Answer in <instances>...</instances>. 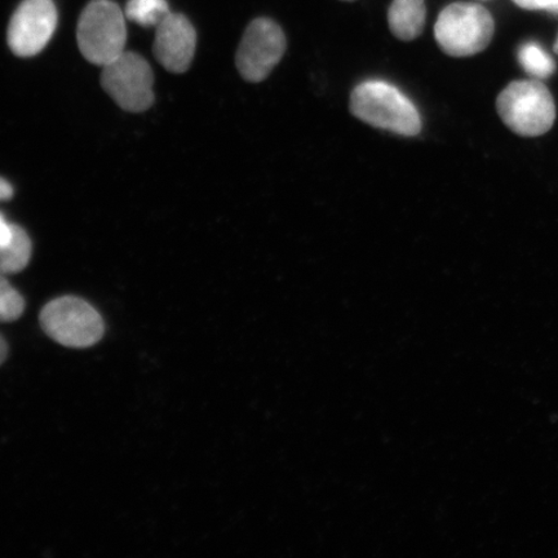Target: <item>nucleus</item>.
Here are the masks:
<instances>
[{
    "label": "nucleus",
    "instance_id": "obj_1",
    "mask_svg": "<svg viewBox=\"0 0 558 558\" xmlns=\"http://www.w3.org/2000/svg\"><path fill=\"white\" fill-rule=\"evenodd\" d=\"M351 111L375 129L413 137L422 131L418 111L401 90L388 82L366 81L353 89Z\"/></svg>",
    "mask_w": 558,
    "mask_h": 558
},
{
    "label": "nucleus",
    "instance_id": "obj_2",
    "mask_svg": "<svg viewBox=\"0 0 558 558\" xmlns=\"http://www.w3.org/2000/svg\"><path fill=\"white\" fill-rule=\"evenodd\" d=\"M497 108L507 128L520 136L544 135L555 123L554 97L538 81L512 82L501 90Z\"/></svg>",
    "mask_w": 558,
    "mask_h": 558
},
{
    "label": "nucleus",
    "instance_id": "obj_3",
    "mask_svg": "<svg viewBox=\"0 0 558 558\" xmlns=\"http://www.w3.org/2000/svg\"><path fill=\"white\" fill-rule=\"evenodd\" d=\"M76 38L89 62L108 65L124 52L128 40L124 12L111 0H94L82 12Z\"/></svg>",
    "mask_w": 558,
    "mask_h": 558
},
{
    "label": "nucleus",
    "instance_id": "obj_4",
    "mask_svg": "<svg viewBox=\"0 0 558 558\" xmlns=\"http://www.w3.org/2000/svg\"><path fill=\"white\" fill-rule=\"evenodd\" d=\"M494 29V20L483 5L453 3L439 13L435 37L446 54L469 58L490 45Z\"/></svg>",
    "mask_w": 558,
    "mask_h": 558
},
{
    "label": "nucleus",
    "instance_id": "obj_5",
    "mask_svg": "<svg viewBox=\"0 0 558 558\" xmlns=\"http://www.w3.org/2000/svg\"><path fill=\"white\" fill-rule=\"evenodd\" d=\"M40 325L48 337L69 348H88L100 341L104 323L85 300L64 296L52 300L40 313Z\"/></svg>",
    "mask_w": 558,
    "mask_h": 558
},
{
    "label": "nucleus",
    "instance_id": "obj_6",
    "mask_svg": "<svg viewBox=\"0 0 558 558\" xmlns=\"http://www.w3.org/2000/svg\"><path fill=\"white\" fill-rule=\"evenodd\" d=\"M151 68L135 52H123L120 58L102 66L101 85L120 107L132 113L148 110L155 101Z\"/></svg>",
    "mask_w": 558,
    "mask_h": 558
},
{
    "label": "nucleus",
    "instance_id": "obj_7",
    "mask_svg": "<svg viewBox=\"0 0 558 558\" xmlns=\"http://www.w3.org/2000/svg\"><path fill=\"white\" fill-rule=\"evenodd\" d=\"M288 47L281 26L270 19H256L244 32L235 65L244 80L263 82L281 61Z\"/></svg>",
    "mask_w": 558,
    "mask_h": 558
},
{
    "label": "nucleus",
    "instance_id": "obj_8",
    "mask_svg": "<svg viewBox=\"0 0 558 558\" xmlns=\"http://www.w3.org/2000/svg\"><path fill=\"white\" fill-rule=\"evenodd\" d=\"M58 26L52 0H24L11 19L7 40L20 58H32L45 50Z\"/></svg>",
    "mask_w": 558,
    "mask_h": 558
},
{
    "label": "nucleus",
    "instance_id": "obj_9",
    "mask_svg": "<svg viewBox=\"0 0 558 558\" xmlns=\"http://www.w3.org/2000/svg\"><path fill=\"white\" fill-rule=\"evenodd\" d=\"M153 51L159 64L171 73H185L191 68L197 47V33L191 21L180 13H169L156 26Z\"/></svg>",
    "mask_w": 558,
    "mask_h": 558
},
{
    "label": "nucleus",
    "instance_id": "obj_10",
    "mask_svg": "<svg viewBox=\"0 0 558 558\" xmlns=\"http://www.w3.org/2000/svg\"><path fill=\"white\" fill-rule=\"evenodd\" d=\"M427 17L424 0H393L388 11V24L396 38L414 40L422 34Z\"/></svg>",
    "mask_w": 558,
    "mask_h": 558
},
{
    "label": "nucleus",
    "instance_id": "obj_11",
    "mask_svg": "<svg viewBox=\"0 0 558 558\" xmlns=\"http://www.w3.org/2000/svg\"><path fill=\"white\" fill-rule=\"evenodd\" d=\"M32 257V241L25 230L19 226L13 228L12 240L0 247V275L20 274L29 264Z\"/></svg>",
    "mask_w": 558,
    "mask_h": 558
},
{
    "label": "nucleus",
    "instance_id": "obj_12",
    "mask_svg": "<svg viewBox=\"0 0 558 558\" xmlns=\"http://www.w3.org/2000/svg\"><path fill=\"white\" fill-rule=\"evenodd\" d=\"M169 13L167 0H129L124 10L125 19L144 27H156Z\"/></svg>",
    "mask_w": 558,
    "mask_h": 558
},
{
    "label": "nucleus",
    "instance_id": "obj_13",
    "mask_svg": "<svg viewBox=\"0 0 558 558\" xmlns=\"http://www.w3.org/2000/svg\"><path fill=\"white\" fill-rule=\"evenodd\" d=\"M520 64L530 75L538 80H546L553 75L556 69L555 61L539 45L525 44L519 51Z\"/></svg>",
    "mask_w": 558,
    "mask_h": 558
},
{
    "label": "nucleus",
    "instance_id": "obj_14",
    "mask_svg": "<svg viewBox=\"0 0 558 558\" xmlns=\"http://www.w3.org/2000/svg\"><path fill=\"white\" fill-rule=\"evenodd\" d=\"M25 311V300L7 279L0 275V323H13Z\"/></svg>",
    "mask_w": 558,
    "mask_h": 558
},
{
    "label": "nucleus",
    "instance_id": "obj_15",
    "mask_svg": "<svg viewBox=\"0 0 558 558\" xmlns=\"http://www.w3.org/2000/svg\"><path fill=\"white\" fill-rule=\"evenodd\" d=\"M513 2L523 10L558 13V0H513Z\"/></svg>",
    "mask_w": 558,
    "mask_h": 558
},
{
    "label": "nucleus",
    "instance_id": "obj_16",
    "mask_svg": "<svg viewBox=\"0 0 558 558\" xmlns=\"http://www.w3.org/2000/svg\"><path fill=\"white\" fill-rule=\"evenodd\" d=\"M13 228H15V225H10L4 215L0 213V247L5 246L12 240Z\"/></svg>",
    "mask_w": 558,
    "mask_h": 558
},
{
    "label": "nucleus",
    "instance_id": "obj_17",
    "mask_svg": "<svg viewBox=\"0 0 558 558\" xmlns=\"http://www.w3.org/2000/svg\"><path fill=\"white\" fill-rule=\"evenodd\" d=\"M13 195V187L9 181L0 178V201L11 199Z\"/></svg>",
    "mask_w": 558,
    "mask_h": 558
},
{
    "label": "nucleus",
    "instance_id": "obj_18",
    "mask_svg": "<svg viewBox=\"0 0 558 558\" xmlns=\"http://www.w3.org/2000/svg\"><path fill=\"white\" fill-rule=\"evenodd\" d=\"M7 357V344L2 337H0V365L3 364V361Z\"/></svg>",
    "mask_w": 558,
    "mask_h": 558
},
{
    "label": "nucleus",
    "instance_id": "obj_19",
    "mask_svg": "<svg viewBox=\"0 0 558 558\" xmlns=\"http://www.w3.org/2000/svg\"><path fill=\"white\" fill-rule=\"evenodd\" d=\"M555 52L558 54V38H557L556 45H555Z\"/></svg>",
    "mask_w": 558,
    "mask_h": 558
},
{
    "label": "nucleus",
    "instance_id": "obj_20",
    "mask_svg": "<svg viewBox=\"0 0 558 558\" xmlns=\"http://www.w3.org/2000/svg\"><path fill=\"white\" fill-rule=\"evenodd\" d=\"M347 2H353V0H347Z\"/></svg>",
    "mask_w": 558,
    "mask_h": 558
}]
</instances>
